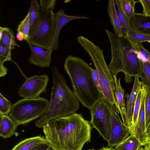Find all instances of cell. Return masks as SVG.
Instances as JSON below:
<instances>
[{"mask_svg":"<svg viewBox=\"0 0 150 150\" xmlns=\"http://www.w3.org/2000/svg\"><path fill=\"white\" fill-rule=\"evenodd\" d=\"M42 128L52 150H82L91 141L92 127L81 114L75 113L51 120Z\"/></svg>","mask_w":150,"mask_h":150,"instance_id":"1","label":"cell"},{"mask_svg":"<svg viewBox=\"0 0 150 150\" xmlns=\"http://www.w3.org/2000/svg\"><path fill=\"white\" fill-rule=\"evenodd\" d=\"M105 31L111 50V60L108 66L112 75L117 76L122 72L126 83H131L133 77L141 78L143 62L133 44L124 35L117 37L107 29Z\"/></svg>","mask_w":150,"mask_h":150,"instance_id":"2","label":"cell"},{"mask_svg":"<svg viewBox=\"0 0 150 150\" xmlns=\"http://www.w3.org/2000/svg\"><path fill=\"white\" fill-rule=\"evenodd\" d=\"M64 68L74 94L83 105L91 110L95 103L104 97L93 81V68L83 59L71 55L66 58Z\"/></svg>","mask_w":150,"mask_h":150,"instance_id":"3","label":"cell"},{"mask_svg":"<svg viewBox=\"0 0 150 150\" xmlns=\"http://www.w3.org/2000/svg\"><path fill=\"white\" fill-rule=\"evenodd\" d=\"M52 86L48 109L45 114L35 124L41 128L47 122L55 118L75 113L80 107L79 101L67 85L57 67L51 69Z\"/></svg>","mask_w":150,"mask_h":150,"instance_id":"4","label":"cell"},{"mask_svg":"<svg viewBox=\"0 0 150 150\" xmlns=\"http://www.w3.org/2000/svg\"><path fill=\"white\" fill-rule=\"evenodd\" d=\"M79 44L89 55L99 75L105 98L110 104L115 105V86L113 75L107 64L103 51L88 39L80 36L77 38Z\"/></svg>","mask_w":150,"mask_h":150,"instance_id":"5","label":"cell"},{"mask_svg":"<svg viewBox=\"0 0 150 150\" xmlns=\"http://www.w3.org/2000/svg\"><path fill=\"white\" fill-rule=\"evenodd\" d=\"M49 103L47 99L40 97L23 98L13 104L8 115L18 126L25 125L43 116Z\"/></svg>","mask_w":150,"mask_h":150,"instance_id":"6","label":"cell"},{"mask_svg":"<svg viewBox=\"0 0 150 150\" xmlns=\"http://www.w3.org/2000/svg\"><path fill=\"white\" fill-rule=\"evenodd\" d=\"M54 26L53 11L45 10L40 8L38 22L26 42L44 49L48 48L52 41Z\"/></svg>","mask_w":150,"mask_h":150,"instance_id":"7","label":"cell"},{"mask_svg":"<svg viewBox=\"0 0 150 150\" xmlns=\"http://www.w3.org/2000/svg\"><path fill=\"white\" fill-rule=\"evenodd\" d=\"M110 104L103 97L95 103L91 110V118L90 122L92 128L96 129L107 142L110 130Z\"/></svg>","mask_w":150,"mask_h":150,"instance_id":"8","label":"cell"},{"mask_svg":"<svg viewBox=\"0 0 150 150\" xmlns=\"http://www.w3.org/2000/svg\"><path fill=\"white\" fill-rule=\"evenodd\" d=\"M111 110L110 130L108 146L113 148L122 142L130 134L128 128L121 121L119 111L115 105L110 104Z\"/></svg>","mask_w":150,"mask_h":150,"instance_id":"9","label":"cell"},{"mask_svg":"<svg viewBox=\"0 0 150 150\" xmlns=\"http://www.w3.org/2000/svg\"><path fill=\"white\" fill-rule=\"evenodd\" d=\"M26 79L19 90L20 97L23 98H35L46 91L49 79L47 75H34Z\"/></svg>","mask_w":150,"mask_h":150,"instance_id":"10","label":"cell"},{"mask_svg":"<svg viewBox=\"0 0 150 150\" xmlns=\"http://www.w3.org/2000/svg\"><path fill=\"white\" fill-rule=\"evenodd\" d=\"M89 19L83 16H71L67 15L63 9H60L54 13V26L53 37L51 44L48 48L53 51L58 50L59 47V37L62 29L71 21L75 19Z\"/></svg>","mask_w":150,"mask_h":150,"instance_id":"11","label":"cell"},{"mask_svg":"<svg viewBox=\"0 0 150 150\" xmlns=\"http://www.w3.org/2000/svg\"><path fill=\"white\" fill-rule=\"evenodd\" d=\"M27 43L31 51L30 55L29 58V63L40 67H50L53 51L49 48L44 49Z\"/></svg>","mask_w":150,"mask_h":150,"instance_id":"12","label":"cell"},{"mask_svg":"<svg viewBox=\"0 0 150 150\" xmlns=\"http://www.w3.org/2000/svg\"><path fill=\"white\" fill-rule=\"evenodd\" d=\"M113 76L115 86V105L119 111L122 122L128 128L127 110L125 99V90L121 86L120 83V78H119L118 79L116 76L113 75Z\"/></svg>","mask_w":150,"mask_h":150,"instance_id":"13","label":"cell"},{"mask_svg":"<svg viewBox=\"0 0 150 150\" xmlns=\"http://www.w3.org/2000/svg\"><path fill=\"white\" fill-rule=\"evenodd\" d=\"M129 21L132 30L140 33L150 35V16L134 12Z\"/></svg>","mask_w":150,"mask_h":150,"instance_id":"14","label":"cell"},{"mask_svg":"<svg viewBox=\"0 0 150 150\" xmlns=\"http://www.w3.org/2000/svg\"><path fill=\"white\" fill-rule=\"evenodd\" d=\"M139 78L138 76L135 77L134 85L130 94L129 95L127 93L125 95V98L127 99L125 105L127 110L128 128L130 133L131 131L133 109L139 88L140 82Z\"/></svg>","mask_w":150,"mask_h":150,"instance_id":"15","label":"cell"},{"mask_svg":"<svg viewBox=\"0 0 150 150\" xmlns=\"http://www.w3.org/2000/svg\"><path fill=\"white\" fill-rule=\"evenodd\" d=\"M148 90L147 87L142 81H140L139 88L134 106L130 133V134L135 137V129L140 108L142 101L146 95Z\"/></svg>","mask_w":150,"mask_h":150,"instance_id":"16","label":"cell"},{"mask_svg":"<svg viewBox=\"0 0 150 150\" xmlns=\"http://www.w3.org/2000/svg\"><path fill=\"white\" fill-rule=\"evenodd\" d=\"M0 135L3 138H8L16 134L18 126L8 115L0 114Z\"/></svg>","mask_w":150,"mask_h":150,"instance_id":"17","label":"cell"},{"mask_svg":"<svg viewBox=\"0 0 150 150\" xmlns=\"http://www.w3.org/2000/svg\"><path fill=\"white\" fill-rule=\"evenodd\" d=\"M107 11L110 18V22L114 31V34L117 37L123 36L118 13L116 9L114 0L108 1Z\"/></svg>","mask_w":150,"mask_h":150,"instance_id":"18","label":"cell"},{"mask_svg":"<svg viewBox=\"0 0 150 150\" xmlns=\"http://www.w3.org/2000/svg\"><path fill=\"white\" fill-rule=\"evenodd\" d=\"M48 143L44 137L36 136L21 141L11 150H30L40 145Z\"/></svg>","mask_w":150,"mask_h":150,"instance_id":"19","label":"cell"},{"mask_svg":"<svg viewBox=\"0 0 150 150\" xmlns=\"http://www.w3.org/2000/svg\"><path fill=\"white\" fill-rule=\"evenodd\" d=\"M40 9L39 4L37 0H32L31 1L28 11L29 13L30 24L29 36L33 31L38 22L40 16Z\"/></svg>","mask_w":150,"mask_h":150,"instance_id":"20","label":"cell"},{"mask_svg":"<svg viewBox=\"0 0 150 150\" xmlns=\"http://www.w3.org/2000/svg\"><path fill=\"white\" fill-rule=\"evenodd\" d=\"M142 145L136 137L130 134L122 142L116 146L115 150H139Z\"/></svg>","mask_w":150,"mask_h":150,"instance_id":"21","label":"cell"},{"mask_svg":"<svg viewBox=\"0 0 150 150\" xmlns=\"http://www.w3.org/2000/svg\"><path fill=\"white\" fill-rule=\"evenodd\" d=\"M0 41L2 44L12 50L16 49V47H20V46L16 42L13 30L8 27H4Z\"/></svg>","mask_w":150,"mask_h":150,"instance_id":"22","label":"cell"},{"mask_svg":"<svg viewBox=\"0 0 150 150\" xmlns=\"http://www.w3.org/2000/svg\"><path fill=\"white\" fill-rule=\"evenodd\" d=\"M120 6L122 10L127 18L130 21L132 15L135 12L134 8L137 1L134 0H115Z\"/></svg>","mask_w":150,"mask_h":150,"instance_id":"23","label":"cell"},{"mask_svg":"<svg viewBox=\"0 0 150 150\" xmlns=\"http://www.w3.org/2000/svg\"><path fill=\"white\" fill-rule=\"evenodd\" d=\"M125 36L128 38L133 45L145 42L150 43V35L140 33L132 30L128 32Z\"/></svg>","mask_w":150,"mask_h":150,"instance_id":"24","label":"cell"},{"mask_svg":"<svg viewBox=\"0 0 150 150\" xmlns=\"http://www.w3.org/2000/svg\"><path fill=\"white\" fill-rule=\"evenodd\" d=\"M115 5L117 7V10L120 20L122 33L123 35L126 36L127 33L132 30L130 21L124 14L118 4L115 1Z\"/></svg>","mask_w":150,"mask_h":150,"instance_id":"25","label":"cell"},{"mask_svg":"<svg viewBox=\"0 0 150 150\" xmlns=\"http://www.w3.org/2000/svg\"><path fill=\"white\" fill-rule=\"evenodd\" d=\"M30 24L29 19V13L28 12L24 19L20 22L18 26L17 32H21L24 36V40L27 41L29 37Z\"/></svg>","mask_w":150,"mask_h":150,"instance_id":"26","label":"cell"},{"mask_svg":"<svg viewBox=\"0 0 150 150\" xmlns=\"http://www.w3.org/2000/svg\"><path fill=\"white\" fill-rule=\"evenodd\" d=\"M133 45L142 61L143 62H148L150 64V52L144 47L142 43H138Z\"/></svg>","mask_w":150,"mask_h":150,"instance_id":"27","label":"cell"},{"mask_svg":"<svg viewBox=\"0 0 150 150\" xmlns=\"http://www.w3.org/2000/svg\"><path fill=\"white\" fill-rule=\"evenodd\" d=\"M13 104L8 99L0 93V114L8 115Z\"/></svg>","mask_w":150,"mask_h":150,"instance_id":"28","label":"cell"},{"mask_svg":"<svg viewBox=\"0 0 150 150\" xmlns=\"http://www.w3.org/2000/svg\"><path fill=\"white\" fill-rule=\"evenodd\" d=\"M141 79L142 82L150 89V64L147 62H143Z\"/></svg>","mask_w":150,"mask_h":150,"instance_id":"29","label":"cell"},{"mask_svg":"<svg viewBox=\"0 0 150 150\" xmlns=\"http://www.w3.org/2000/svg\"><path fill=\"white\" fill-rule=\"evenodd\" d=\"M12 50L0 43V63L4 64V62L6 61H10L12 60Z\"/></svg>","mask_w":150,"mask_h":150,"instance_id":"30","label":"cell"},{"mask_svg":"<svg viewBox=\"0 0 150 150\" xmlns=\"http://www.w3.org/2000/svg\"><path fill=\"white\" fill-rule=\"evenodd\" d=\"M145 110L146 127L150 123V89L148 88L146 98Z\"/></svg>","mask_w":150,"mask_h":150,"instance_id":"31","label":"cell"},{"mask_svg":"<svg viewBox=\"0 0 150 150\" xmlns=\"http://www.w3.org/2000/svg\"><path fill=\"white\" fill-rule=\"evenodd\" d=\"M56 1V0H40V6L44 10L53 11Z\"/></svg>","mask_w":150,"mask_h":150,"instance_id":"32","label":"cell"},{"mask_svg":"<svg viewBox=\"0 0 150 150\" xmlns=\"http://www.w3.org/2000/svg\"><path fill=\"white\" fill-rule=\"evenodd\" d=\"M92 76L93 81L95 85L100 91L103 93L101 82L97 71L96 69L93 68V69Z\"/></svg>","mask_w":150,"mask_h":150,"instance_id":"33","label":"cell"},{"mask_svg":"<svg viewBox=\"0 0 150 150\" xmlns=\"http://www.w3.org/2000/svg\"><path fill=\"white\" fill-rule=\"evenodd\" d=\"M137 1L142 6L143 13L150 16V0H139Z\"/></svg>","mask_w":150,"mask_h":150,"instance_id":"34","label":"cell"},{"mask_svg":"<svg viewBox=\"0 0 150 150\" xmlns=\"http://www.w3.org/2000/svg\"><path fill=\"white\" fill-rule=\"evenodd\" d=\"M52 149L49 143L37 146L30 150H50Z\"/></svg>","mask_w":150,"mask_h":150,"instance_id":"35","label":"cell"},{"mask_svg":"<svg viewBox=\"0 0 150 150\" xmlns=\"http://www.w3.org/2000/svg\"><path fill=\"white\" fill-rule=\"evenodd\" d=\"M4 64L0 63V77H4L7 73L8 69L4 66Z\"/></svg>","mask_w":150,"mask_h":150,"instance_id":"36","label":"cell"},{"mask_svg":"<svg viewBox=\"0 0 150 150\" xmlns=\"http://www.w3.org/2000/svg\"><path fill=\"white\" fill-rule=\"evenodd\" d=\"M16 38L18 40L20 41L24 40V35L21 32H17Z\"/></svg>","mask_w":150,"mask_h":150,"instance_id":"37","label":"cell"},{"mask_svg":"<svg viewBox=\"0 0 150 150\" xmlns=\"http://www.w3.org/2000/svg\"><path fill=\"white\" fill-rule=\"evenodd\" d=\"M98 150H115L114 148L109 147L108 146L104 147L103 146L102 148Z\"/></svg>","mask_w":150,"mask_h":150,"instance_id":"38","label":"cell"},{"mask_svg":"<svg viewBox=\"0 0 150 150\" xmlns=\"http://www.w3.org/2000/svg\"><path fill=\"white\" fill-rule=\"evenodd\" d=\"M144 150H150V144H147L144 146Z\"/></svg>","mask_w":150,"mask_h":150,"instance_id":"39","label":"cell"},{"mask_svg":"<svg viewBox=\"0 0 150 150\" xmlns=\"http://www.w3.org/2000/svg\"><path fill=\"white\" fill-rule=\"evenodd\" d=\"M4 29V27L1 26L0 27V39H1L2 37Z\"/></svg>","mask_w":150,"mask_h":150,"instance_id":"40","label":"cell"},{"mask_svg":"<svg viewBox=\"0 0 150 150\" xmlns=\"http://www.w3.org/2000/svg\"><path fill=\"white\" fill-rule=\"evenodd\" d=\"M88 150H95L92 149H89Z\"/></svg>","mask_w":150,"mask_h":150,"instance_id":"41","label":"cell"},{"mask_svg":"<svg viewBox=\"0 0 150 150\" xmlns=\"http://www.w3.org/2000/svg\"></svg>","mask_w":150,"mask_h":150,"instance_id":"42","label":"cell"}]
</instances>
